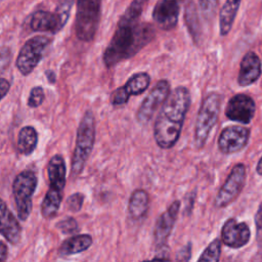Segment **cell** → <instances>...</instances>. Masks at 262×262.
Here are the masks:
<instances>
[{
	"label": "cell",
	"mask_w": 262,
	"mask_h": 262,
	"mask_svg": "<svg viewBox=\"0 0 262 262\" xmlns=\"http://www.w3.org/2000/svg\"><path fill=\"white\" fill-rule=\"evenodd\" d=\"M155 34V29L150 24L140 23L139 19H131L122 15L102 54L104 66L113 68L117 63L131 58L154 39Z\"/></svg>",
	"instance_id": "6da1fadb"
},
{
	"label": "cell",
	"mask_w": 262,
	"mask_h": 262,
	"mask_svg": "<svg viewBox=\"0 0 262 262\" xmlns=\"http://www.w3.org/2000/svg\"><path fill=\"white\" fill-rule=\"evenodd\" d=\"M190 105V93L184 86L172 90L162 104L154 125V137L159 147L169 149L179 139Z\"/></svg>",
	"instance_id": "7a4b0ae2"
},
{
	"label": "cell",
	"mask_w": 262,
	"mask_h": 262,
	"mask_svg": "<svg viewBox=\"0 0 262 262\" xmlns=\"http://www.w3.org/2000/svg\"><path fill=\"white\" fill-rule=\"evenodd\" d=\"M48 190L41 203V214L46 219L53 218L62 201L67 179V165L62 156L54 155L47 164Z\"/></svg>",
	"instance_id": "3957f363"
},
{
	"label": "cell",
	"mask_w": 262,
	"mask_h": 262,
	"mask_svg": "<svg viewBox=\"0 0 262 262\" xmlns=\"http://www.w3.org/2000/svg\"><path fill=\"white\" fill-rule=\"evenodd\" d=\"M95 142V120L91 111H86L77 129L76 145L72 158L71 176L78 177L89 159Z\"/></svg>",
	"instance_id": "277c9868"
},
{
	"label": "cell",
	"mask_w": 262,
	"mask_h": 262,
	"mask_svg": "<svg viewBox=\"0 0 262 262\" xmlns=\"http://www.w3.org/2000/svg\"><path fill=\"white\" fill-rule=\"evenodd\" d=\"M222 97L218 92H210L203 99L194 126V144L202 148L209 138V135L215 126L221 106Z\"/></svg>",
	"instance_id": "5b68a950"
},
{
	"label": "cell",
	"mask_w": 262,
	"mask_h": 262,
	"mask_svg": "<svg viewBox=\"0 0 262 262\" xmlns=\"http://www.w3.org/2000/svg\"><path fill=\"white\" fill-rule=\"evenodd\" d=\"M101 0H77L75 31L79 40L90 42L94 39L100 20Z\"/></svg>",
	"instance_id": "8992f818"
},
{
	"label": "cell",
	"mask_w": 262,
	"mask_h": 262,
	"mask_svg": "<svg viewBox=\"0 0 262 262\" xmlns=\"http://www.w3.org/2000/svg\"><path fill=\"white\" fill-rule=\"evenodd\" d=\"M38 184V178L33 171L25 170L18 173L12 182V194L18 219L26 221L32 212L33 195Z\"/></svg>",
	"instance_id": "52a82bcc"
},
{
	"label": "cell",
	"mask_w": 262,
	"mask_h": 262,
	"mask_svg": "<svg viewBox=\"0 0 262 262\" xmlns=\"http://www.w3.org/2000/svg\"><path fill=\"white\" fill-rule=\"evenodd\" d=\"M51 39L44 35H37L28 39L20 48L15 66L23 76L30 75L39 64Z\"/></svg>",
	"instance_id": "ba28073f"
},
{
	"label": "cell",
	"mask_w": 262,
	"mask_h": 262,
	"mask_svg": "<svg viewBox=\"0 0 262 262\" xmlns=\"http://www.w3.org/2000/svg\"><path fill=\"white\" fill-rule=\"evenodd\" d=\"M247 178L246 166L243 163L235 164L224 183L219 188L215 198V206L224 208L230 205L243 190Z\"/></svg>",
	"instance_id": "9c48e42d"
},
{
	"label": "cell",
	"mask_w": 262,
	"mask_h": 262,
	"mask_svg": "<svg viewBox=\"0 0 262 262\" xmlns=\"http://www.w3.org/2000/svg\"><path fill=\"white\" fill-rule=\"evenodd\" d=\"M171 92V86L168 80H160L152 87L146 97L142 100L137 114L136 119L138 123L145 125L147 124L155 113L159 110L160 106L165 102L167 97Z\"/></svg>",
	"instance_id": "30bf717a"
},
{
	"label": "cell",
	"mask_w": 262,
	"mask_h": 262,
	"mask_svg": "<svg viewBox=\"0 0 262 262\" xmlns=\"http://www.w3.org/2000/svg\"><path fill=\"white\" fill-rule=\"evenodd\" d=\"M150 84V76L146 72H139L133 74L127 82L117 88L111 94V103L118 107L126 104L130 96L139 95L143 93Z\"/></svg>",
	"instance_id": "8fae6325"
},
{
	"label": "cell",
	"mask_w": 262,
	"mask_h": 262,
	"mask_svg": "<svg viewBox=\"0 0 262 262\" xmlns=\"http://www.w3.org/2000/svg\"><path fill=\"white\" fill-rule=\"evenodd\" d=\"M250 138V129L245 126L231 125L225 127L218 138V148L224 155H231L244 149Z\"/></svg>",
	"instance_id": "7c38bea8"
},
{
	"label": "cell",
	"mask_w": 262,
	"mask_h": 262,
	"mask_svg": "<svg viewBox=\"0 0 262 262\" xmlns=\"http://www.w3.org/2000/svg\"><path fill=\"white\" fill-rule=\"evenodd\" d=\"M224 113L230 121L250 124L256 113V103L250 95L237 93L228 100Z\"/></svg>",
	"instance_id": "4fadbf2b"
},
{
	"label": "cell",
	"mask_w": 262,
	"mask_h": 262,
	"mask_svg": "<svg viewBox=\"0 0 262 262\" xmlns=\"http://www.w3.org/2000/svg\"><path fill=\"white\" fill-rule=\"evenodd\" d=\"M180 201L175 200L157 219L154 228V244L157 249L167 246V241L172 232L180 210Z\"/></svg>",
	"instance_id": "5bb4252c"
},
{
	"label": "cell",
	"mask_w": 262,
	"mask_h": 262,
	"mask_svg": "<svg viewBox=\"0 0 262 262\" xmlns=\"http://www.w3.org/2000/svg\"><path fill=\"white\" fill-rule=\"evenodd\" d=\"M251 238V230L246 222H237L234 218H228L221 228V242L232 249L246 246Z\"/></svg>",
	"instance_id": "9a60e30c"
},
{
	"label": "cell",
	"mask_w": 262,
	"mask_h": 262,
	"mask_svg": "<svg viewBox=\"0 0 262 262\" xmlns=\"http://www.w3.org/2000/svg\"><path fill=\"white\" fill-rule=\"evenodd\" d=\"M179 16V4L177 0H159L152 10V19L157 26L165 31L176 27Z\"/></svg>",
	"instance_id": "2e32d148"
},
{
	"label": "cell",
	"mask_w": 262,
	"mask_h": 262,
	"mask_svg": "<svg viewBox=\"0 0 262 262\" xmlns=\"http://www.w3.org/2000/svg\"><path fill=\"white\" fill-rule=\"evenodd\" d=\"M64 25L66 23L55 11L37 10L29 17V27L33 32L56 34L64 27Z\"/></svg>",
	"instance_id": "e0dca14e"
},
{
	"label": "cell",
	"mask_w": 262,
	"mask_h": 262,
	"mask_svg": "<svg viewBox=\"0 0 262 262\" xmlns=\"http://www.w3.org/2000/svg\"><path fill=\"white\" fill-rule=\"evenodd\" d=\"M262 74L260 57L254 51L247 52L242 58L237 76V83L241 87L254 84Z\"/></svg>",
	"instance_id": "ac0fdd59"
},
{
	"label": "cell",
	"mask_w": 262,
	"mask_h": 262,
	"mask_svg": "<svg viewBox=\"0 0 262 262\" xmlns=\"http://www.w3.org/2000/svg\"><path fill=\"white\" fill-rule=\"evenodd\" d=\"M0 234L11 245H17L21 238V226L6 203L0 198Z\"/></svg>",
	"instance_id": "d6986e66"
},
{
	"label": "cell",
	"mask_w": 262,
	"mask_h": 262,
	"mask_svg": "<svg viewBox=\"0 0 262 262\" xmlns=\"http://www.w3.org/2000/svg\"><path fill=\"white\" fill-rule=\"evenodd\" d=\"M92 243L93 238L90 234H77L64 239L58 249V253L61 256H70L82 253L88 250L91 247Z\"/></svg>",
	"instance_id": "ffe728a7"
},
{
	"label": "cell",
	"mask_w": 262,
	"mask_h": 262,
	"mask_svg": "<svg viewBox=\"0 0 262 262\" xmlns=\"http://www.w3.org/2000/svg\"><path fill=\"white\" fill-rule=\"evenodd\" d=\"M242 0H226L219 14V32L221 36H226L234 23Z\"/></svg>",
	"instance_id": "44dd1931"
},
{
	"label": "cell",
	"mask_w": 262,
	"mask_h": 262,
	"mask_svg": "<svg viewBox=\"0 0 262 262\" xmlns=\"http://www.w3.org/2000/svg\"><path fill=\"white\" fill-rule=\"evenodd\" d=\"M148 205V193L144 189H136L130 195L128 203V212L133 219H141L146 215Z\"/></svg>",
	"instance_id": "7402d4cb"
},
{
	"label": "cell",
	"mask_w": 262,
	"mask_h": 262,
	"mask_svg": "<svg viewBox=\"0 0 262 262\" xmlns=\"http://www.w3.org/2000/svg\"><path fill=\"white\" fill-rule=\"evenodd\" d=\"M38 143V132L33 126H24L17 134V149L21 155H31Z\"/></svg>",
	"instance_id": "603a6c76"
},
{
	"label": "cell",
	"mask_w": 262,
	"mask_h": 262,
	"mask_svg": "<svg viewBox=\"0 0 262 262\" xmlns=\"http://www.w3.org/2000/svg\"><path fill=\"white\" fill-rule=\"evenodd\" d=\"M185 23L191 34L192 38L196 41L201 36V26L199 23V17L195 12V8L192 3L188 4L185 8Z\"/></svg>",
	"instance_id": "cb8c5ba5"
},
{
	"label": "cell",
	"mask_w": 262,
	"mask_h": 262,
	"mask_svg": "<svg viewBox=\"0 0 262 262\" xmlns=\"http://www.w3.org/2000/svg\"><path fill=\"white\" fill-rule=\"evenodd\" d=\"M221 239L215 238L212 241L208 247L204 250V252L199 257L198 261H209V262H217L220 259L221 255Z\"/></svg>",
	"instance_id": "d4e9b609"
},
{
	"label": "cell",
	"mask_w": 262,
	"mask_h": 262,
	"mask_svg": "<svg viewBox=\"0 0 262 262\" xmlns=\"http://www.w3.org/2000/svg\"><path fill=\"white\" fill-rule=\"evenodd\" d=\"M45 99V93L42 86H35L31 89L28 97V105L32 108L40 106Z\"/></svg>",
	"instance_id": "484cf974"
},
{
	"label": "cell",
	"mask_w": 262,
	"mask_h": 262,
	"mask_svg": "<svg viewBox=\"0 0 262 262\" xmlns=\"http://www.w3.org/2000/svg\"><path fill=\"white\" fill-rule=\"evenodd\" d=\"M56 228L63 234H73L79 230V225L74 217H67L56 223Z\"/></svg>",
	"instance_id": "4316f807"
},
{
	"label": "cell",
	"mask_w": 262,
	"mask_h": 262,
	"mask_svg": "<svg viewBox=\"0 0 262 262\" xmlns=\"http://www.w3.org/2000/svg\"><path fill=\"white\" fill-rule=\"evenodd\" d=\"M85 195L82 192L72 193L66 201L67 209L73 213H77L82 209Z\"/></svg>",
	"instance_id": "83f0119b"
},
{
	"label": "cell",
	"mask_w": 262,
	"mask_h": 262,
	"mask_svg": "<svg viewBox=\"0 0 262 262\" xmlns=\"http://www.w3.org/2000/svg\"><path fill=\"white\" fill-rule=\"evenodd\" d=\"M73 3H74V0H58L57 1V6L55 8V12L61 17V19L66 24L69 19Z\"/></svg>",
	"instance_id": "f1b7e54d"
},
{
	"label": "cell",
	"mask_w": 262,
	"mask_h": 262,
	"mask_svg": "<svg viewBox=\"0 0 262 262\" xmlns=\"http://www.w3.org/2000/svg\"><path fill=\"white\" fill-rule=\"evenodd\" d=\"M199 4L204 16L207 19H210L214 16L217 7V0H199Z\"/></svg>",
	"instance_id": "f546056e"
},
{
	"label": "cell",
	"mask_w": 262,
	"mask_h": 262,
	"mask_svg": "<svg viewBox=\"0 0 262 262\" xmlns=\"http://www.w3.org/2000/svg\"><path fill=\"white\" fill-rule=\"evenodd\" d=\"M255 224H256V236L259 244L262 243V203L259 205L258 210L255 215Z\"/></svg>",
	"instance_id": "4dcf8cb0"
},
{
	"label": "cell",
	"mask_w": 262,
	"mask_h": 262,
	"mask_svg": "<svg viewBox=\"0 0 262 262\" xmlns=\"http://www.w3.org/2000/svg\"><path fill=\"white\" fill-rule=\"evenodd\" d=\"M191 243L188 242L185 246H183L178 253L176 254V260L177 261H188L191 258Z\"/></svg>",
	"instance_id": "1f68e13d"
},
{
	"label": "cell",
	"mask_w": 262,
	"mask_h": 262,
	"mask_svg": "<svg viewBox=\"0 0 262 262\" xmlns=\"http://www.w3.org/2000/svg\"><path fill=\"white\" fill-rule=\"evenodd\" d=\"M9 59H10L9 49L7 47L0 48V68L3 69L4 66H7Z\"/></svg>",
	"instance_id": "d6a6232c"
},
{
	"label": "cell",
	"mask_w": 262,
	"mask_h": 262,
	"mask_svg": "<svg viewBox=\"0 0 262 262\" xmlns=\"http://www.w3.org/2000/svg\"><path fill=\"white\" fill-rule=\"evenodd\" d=\"M10 89V83L4 78H0V101L7 95Z\"/></svg>",
	"instance_id": "836d02e7"
},
{
	"label": "cell",
	"mask_w": 262,
	"mask_h": 262,
	"mask_svg": "<svg viewBox=\"0 0 262 262\" xmlns=\"http://www.w3.org/2000/svg\"><path fill=\"white\" fill-rule=\"evenodd\" d=\"M7 256H8V248L4 242L0 241V262L6 261Z\"/></svg>",
	"instance_id": "e575fe53"
},
{
	"label": "cell",
	"mask_w": 262,
	"mask_h": 262,
	"mask_svg": "<svg viewBox=\"0 0 262 262\" xmlns=\"http://www.w3.org/2000/svg\"><path fill=\"white\" fill-rule=\"evenodd\" d=\"M45 76H46V78H47L49 83L54 84L56 82V76H55V74H54V72L52 70L45 71Z\"/></svg>",
	"instance_id": "d590c367"
},
{
	"label": "cell",
	"mask_w": 262,
	"mask_h": 262,
	"mask_svg": "<svg viewBox=\"0 0 262 262\" xmlns=\"http://www.w3.org/2000/svg\"><path fill=\"white\" fill-rule=\"evenodd\" d=\"M256 172L258 173V175L262 176V157L259 159L257 166H256Z\"/></svg>",
	"instance_id": "8d00e7d4"
}]
</instances>
